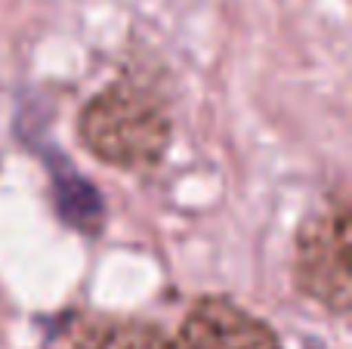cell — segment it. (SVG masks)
I'll return each instance as SVG.
<instances>
[{"mask_svg": "<svg viewBox=\"0 0 352 349\" xmlns=\"http://www.w3.org/2000/svg\"><path fill=\"white\" fill-rule=\"evenodd\" d=\"M78 133L105 164L121 170H146L164 155L170 117L155 93L136 84H111L80 111Z\"/></svg>", "mask_w": 352, "mask_h": 349, "instance_id": "6da1fadb", "label": "cell"}, {"mask_svg": "<svg viewBox=\"0 0 352 349\" xmlns=\"http://www.w3.org/2000/svg\"><path fill=\"white\" fill-rule=\"evenodd\" d=\"M349 204L334 198L303 223L294 257V282L331 313L349 309Z\"/></svg>", "mask_w": 352, "mask_h": 349, "instance_id": "7a4b0ae2", "label": "cell"}, {"mask_svg": "<svg viewBox=\"0 0 352 349\" xmlns=\"http://www.w3.org/2000/svg\"><path fill=\"white\" fill-rule=\"evenodd\" d=\"M164 349H281L278 337L260 319L229 300H201Z\"/></svg>", "mask_w": 352, "mask_h": 349, "instance_id": "3957f363", "label": "cell"}, {"mask_svg": "<svg viewBox=\"0 0 352 349\" xmlns=\"http://www.w3.org/2000/svg\"><path fill=\"white\" fill-rule=\"evenodd\" d=\"M167 340L158 328L146 322H111L99 319L96 325H87L68 349H164Z\"/></svg>", "mask_w": 352, "mask_h": 349, "instance_id": "277c9868", "label": "cell"}]
</instances>
